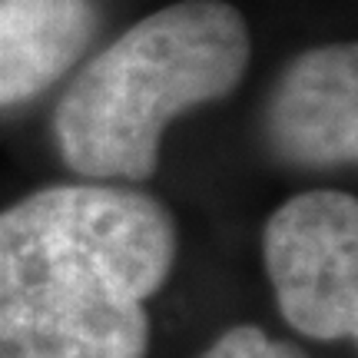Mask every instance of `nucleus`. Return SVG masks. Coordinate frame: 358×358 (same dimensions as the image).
<instances>
[{"mask_svg": "<svg viewBox=\"0 0 358 358\" xmlns=\"http://www.w3.org/2000/svg\"><path fill=\"white\" fill-rule=\"evenodd\" d=\"M199 358H308L306 352L285 338L268 335L259 325H232L219 335L216 342H209Z\"/></svg>", "mask_w": 358, "mask_h": 358, "instance_id": "obj_6", "label": "nucleus"}, {"mask_svg": "<svg viewBox=\"0 0 358 358\" xmlns=\"http://www.w3.org/2000/svg\"><path fill=\"white\" fill-rule=\"evenodd\" d=\"M179 256L166 203L133 186H43L0 209V358H146Z\"/></svg>", "mask_w": 358, "mask_h": 358, "instance_id": "obj_1", "label": "nucleus"}, {"mask_svg": "<svg viewBox=\"0 0 358 358\" xmlns=\"http://www.w3.org/2000/svg\"><path fill=\"white\" fill-rule=\"evenodd\" d=\"M252 40L226 0H176L127 27L53 110V143L83 179L146 182L173 120L243 83Z\"/></svg>", "mask_w": 358, "mask_h": 358, "instance_id": "obj_2", "label": "nucleus"}, {"mask_svg": "<svg viewBox=\"0 0 358 358\" xmlns=\"http://www.w3.org/2000/svg\"><path fill=\"white\" fill-rule=\"evenodd\" d=\"M100 27V0H0V113L66 77Z\"/></svg>", "mask_w": 358, "mask_h": 358, "instance_id": "obj_5", "label": "nucleus"}, {"mask_svg": "<svg viewBox=\"0 0 358 358\" xmlns=\"http://www.w3.org/2000/svg\"><path fill=\"white\" fill-rule=\"evenodd\" d=\"M268 146L299 169L352 166L358 156V50L325 43L282 70L266 110Z\"/></svg>", "mask_w": 358, "mask_h": 358, "instance_id": "obj_4", "label": "nucleus"}, {"mask_svg": "<svg viewBox=\"0 0 358 358\" xmlns=\"http://www.w3.org/2000/svg\"><path fill=\"white\" fill-rule=\"evenodd\" d=\"M262 262L282 319L315 342L358 335V203L338 189L299 192L268 216Z\"/></svg>", "mask_w": 358, "mask_h": 358, "instance_id": "obj_3", "label": "nucleus"}]
</instances>
